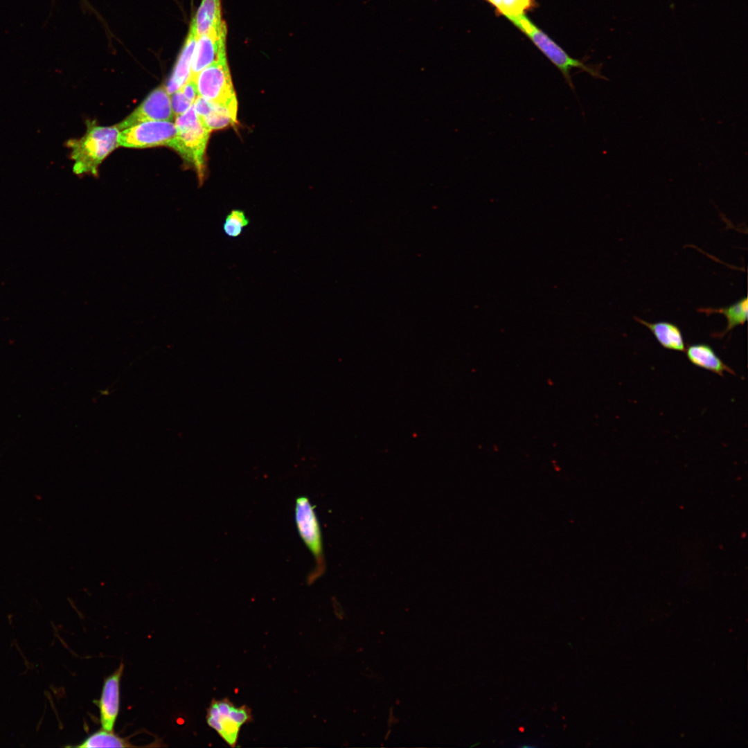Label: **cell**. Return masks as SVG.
Instances as JSON below:
<instances>
[{
  "mask_svg": "<svg viewBox=\"0 0 748 748\" xmlns=\"http://www.w3.org/2000/svg\"><path fill=\"white\" fill-rule=\"evenodd\" d=\"M119 132L116 125L105 127L97 125L94 122H87L84 135L67 143L75 161L73 172L78 175H97L99 165L119 145Z\"/></svg>",
  "mask_w": 748,
  "mask_h": 748,
  "instance_id": "6da1fadb",
  "label": "cell"
},
{
  "mask_svg": "<svg viewBox=\"0 0 748 748\" xmlns=\"http://www.w3.org/2000/svg\"><path fill=\"white\" fill-rule=\"evenodd\" d=\"M177 134L170 145L186 162L193 165L202 179L204 172V154L210 131L197 116L193 105L176 116Z\"/></svg>",
  "mask_w": 748,
  "mask_h": 748,
  "instance_id": "7a4b0ae2",
  "label": "cell"
},
{
  "mask_svg": "<svg viewBox=\"0 0 748 748\" xmlns=\"http://www.w3.org/2000/svg\"><path fill=\"white\" fill-rule=\"evenodd\" d=\"M508 19L526 34L539 50L556 66L562 74L567 84L573 91L575 87L571 75L572 69H580L594 78L607 80L600 73L598 67L587 65L583 62L571 57L546 33L535 26L525 15L510 17Z\"/></svg>",
  "mask_w": 748,
  "mask_h": 748,
  "instance_id": "3957f363",
  "label": "cell"
},
{
  "mask_svg": "<svg viewBox=\"0 0 748 748\" xmlns=\"http://www.w3.org/2000/svg\"><path fill=\"white\" fill-rule=\"evenodd\" d=\"M206 722L230 747H235L240 728L253 720L247 705L237 707L229 698L213 699L206 710Z\"/></svg>",
  "mask_w": 748,
  "mask_h": 748,
  "instance_id": "277c9868",
  "label": "cell"
},
{
  "mask_svg": "<svg viewBox=\"0 0 748 748\" xmlns=\"http://www.w3.org/2000/svg\"><path fill=\"white\" fill-rule=\"evenodd\" d=\"M294 518L299 534L316 561V567L308 578V583L311 584L323 572L324 562L319 523L314 507L307 497L296 498Z\"/></svg>",
  "mask_w": 748,
  "mask_h": 748,
  "instance_id": "5b68a950",
  "label": "cell"
},
{
  "mask_svg": "<svg viewBox=\"0 0 748 748\" xmlns=\"http://www.w3.org/2000/svg\"><path fill=\"white\" fill-rule=\"evenodd\" d=\"M190 79L195 82L198 96L214 104L238 102L226 58L211 64Z\"/></svg>",
  "mask_w": 748,
  "mask_h": 748,
  "instance_id": "8992f818",
  "label": "cell"
},
{
  "mask_svg": "<svg viewBox=\"0 0 748 748\" xmlns=\"http://www.w3.org/2000/svg\"><path fill=\"white\" fill-rule=\"evenodd\" d=\"M177 134L175 123L170 121L141 122L119 132L118 145L126 148L170 147Z\"/></svg>",
  "mask_w": 748,
  "mask_h": 748,
  "instance_id": "52a82bcc",
  "label": "cell"
},
{
  "mask_svg": "<svg viewBox=\"0 0 748 748\" xmlns=\"http://www.w3.org/2000/svg\"><path fill=\"white\" fill-rule=\"evenodd\" d=\"M174 114L170 104V96L163 86L154 89L122 122L116 125L119 130L136 124L151 121H172Z\"/></svg>",
  "mask_w": 748,
  "mask_h": 748,
  "instance_id": "ba28073f",
  "label": "cell"
},
{
  "mask_svg": "<svg viewBox=\"0 0 748 748\" xmlns=\"http://www.w3.org/2000/svg\"><path fill=\"white\" fill-rule=\"evenodd\" d=\"M226 34L227 28L224 22L221 26L197 37L192 57L190 78L211 64L226 58Z\"/></svg>",
  "mask_w": 748,
  "mask_h": 748,
  "instance_id": "9c48e42d",
  "label": "cell"
},
{
  "mask_svg": "<svg viewBox=\"0 0 748 748\" xmlns=\"http://www.w3.org/2000/svg\"><path fill=\"white\" fill-rule=\"evenodd\" d=\"M123 668L121 664L114 673L105 679L98 702L102 728L108 731H113L119 711L120 681Z\"/></svg>",
  "mask_w": 748,
  "mask_h": 748,
  "instance_id": "30bf717a",
  "label": "cell"
},
{
  "mask_svg": "<svg viewBox=\"0 0 748 748\" xmlns=\"http://www.w3.org/2000/svg\"><path fill=\"white\" fill-rule=\"evenodd\" d=\"M197 39L195 32L190 28L182 51L165 87L170 95L179 90L190 79L192 57Z\"/></svg>",
  "mask_w": 748,
  "mask_h": 748,
  "instance_id": "8fae6325",
  "label": "cell"
},
{
  "mask_svg": "<svg viewBox=\"0 0 748 748\" xmlns=\"http://www.w3.org/2000/svg\"><path fill=\"white\" fill-rule=\"evenodd\" d=\"M688 361L695 366L709 371L722 377L724 373L735 375L734 371L727 366L716 354L713 348L706 344H694L685 350Z\"/></svg>",
  "mask_w": 748,
  "mask_h": 748,
  "instance_id": "7c38bea8",
  "label": "cell"
},
{
  "mask_svg": "<svg viewBox=\"0 0 748 748\" xmlns=\"http://www.w3.org/2000/svg\"><path fill=\"white\" fill-rule=\"evenodd\" d=\"M635 321L645 326L652 333L659 344L666 349L684 352L686 345L680 328L668 321L648 322L634 317Z\"/></svg>",
  "mask_w": 748,
  "mask_h": 748,
  "instance_id": "4fadbf2b",
  "label": "cell"
},
{
  "mask_svg": "<svg viewBox=\"0 0 748 748\" xmlns=\"http://www.w3.org/2000/svg\"><path fill=\"white\" fill-rule=\"evenodd\" d=\"M221 0H202L190 26L197 37L222 26Z\"/></svg>",
  "mask_w": 748,
  "mask_h": 748,
  "instance_id": "5bb4252c",
  "label": "cell"
},
{
  "mask_svg": "<svg viewBox=\"0 0 748 748\" xmlns=\"http://www.w3.org/2000/svg\"><path fill=\"white\" fill-rule=\"evenodd\" d=\"M697 312L704 313L706 316L713 314H721L727 319V326L721 332H715L713 337L722 338L727 332L734 328L744 325L747 320L748 300L746 296L740 299L736 302L723 308H699Z\"/></svg>",
  "mask_w": 748,
  "mask_h": 748,
  "instance_id": "9a60e30c",
  "label": "cell"
},
{
  "mask_svg": "<svg viewBox=\"0 0 748 748\" xmlns=\"http://www.w3.org/2000/svg\"><path fill=\"white\" fill-rule=\"evenodd\" d=\"M214 104V103H213ZM238 102L226 105L214 104L212 111L200 118L210 131L222 129L237 123Z\"/></svg>",
  "mask_w": 748,
  "mask_h": 748,
  "instance_id": "2e32d148",
  "label": "cell"
},
{
  "mask_svg": "<svg viewBox=\"0 0 748 748\" xmlns=\"http://www.w3.org/2000/svg\"><path fill=\"white\" fill-rule=\"evenodd\" d=\"M75 747L82 748L132 747L134 745L130 744L127 739L114 734L113 731L103 729L92 733Z\"/></svg>",
  "mask_w": 748,
  "mask_h": 748,
  "instance_id": "e0dca14e",
  "label": "cell"
},
{
  "mask_svg": "<svg viewBox=\"0 0 748 748\" xmlns=\"http://www.w3.org/2000/svg\"><path fill=\"white\" fill-rule=\"evenodd\" d=\"M249 222L242 210L233 209L225 217L223 231L228 237L235 238L242 234L243 229L247 226Z\"/></svg>",
  "mask_w": 748,
  "mask_h": 748,
  "instance_id": "ac0fdd59",
  "label": "cell"
},
{
  "mask_svg": "<svg viewBox=\"0 0 748 748\" xmlns=\"http://www.w3.org/2000/svg\"><path fill=\"white\" fill-rule=\"evenodd\" d=\"M535 5V0H499L496 11L507 19L524 15Z\"/></svg>",
  "mask_w": 748,
  "mask_h": 748,
  "instance_id": "d6986e66",
  "label": "cell"
},
{
  "mask_svg": "<svg viewBox=\"0 0 748 748\" xmlns=\"http://www.w3.org/2000/svg\"><path fill=\"white\" fill-rule=\"evenodd\" d=\"M170 104L174 116H177L186 112L193 103L178 90L171 94Z\"/></svg>",
  "mask_w": 748,
  "mask_h": 748,
  "instance_id": "ffe728a7",
  "label": "cell"
},
{
  "mask_svg": "<svg viewBox=\"0 0 748 748\" xmlns=\"http://www.w3.org/2000/svg\"><path fill=\"white\" fill-rule=\"evenodd\" d=\"M193 105L199 118L207 116L212 111L214 105L213 103L199 96H197Z\"/></svg>",
  "mask_w": 748,
  "mask_h": 748,
  "instance_id": "44dd1931",
  "label": "cell"
},
{
  "mask_svg": "<svg viewBox=\"0 0 748 748\" xmlns=\"http://www.w3.org/2000/svg\"><path fill=\"white\" fill-rule=\"evenodd\" d=\"M179 90L192 103L198 96L195 83L192 79H189Z\"/></svg>",
  "mask_w": 748,
  "mask_h": 748,
  "instance_id": "7402d4cb",
  "label": "cell"
},
{
  "mask_svg": "<svg viewBox=\"0 0 748 748\" xmlns=\"http://www.w3.org/2000/svg\"><path fill=\"white\" fill-rule=\"evenodd\" d=\"M487 1L490 3H491L493 6H495V8H497V7L498 6L499 3V0H487Z\"/></svg>",
  "mask_w": 748,
  "mask_h": 748,
  "instance_id": "603a6c76",
  "label": "cell"
}]
</instances>
